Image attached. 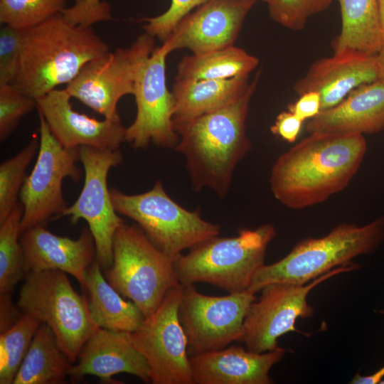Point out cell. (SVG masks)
Here are the masks:
<instances>
[{
	"mask_svg": "<svg viewBox=\"0 0 384 384\" xmlns=\"http://www.w3.org/2000/svg\"><path fill=\"white\" fill-rule=\"evenodd\" d=\"M360 267L354 262L339 266L305 284L277 282L266 285L260 290V298L250 305L238 341L255 353L276 349L279 337L299 331L295 327L297 319L314 315V308L307 302L314 288L336 274Z\"/></svg>",
	"mask_w": 384,
	"mask_h": 384,
	"instance_id": "9",
	"label": "cell"
},
{
	"mask_svg": "<svg viewBox=\"0 0 384 384\" xmlns=\"http://www.w3.org/2000/svg\"><path fill=\"white\" fill-rule=\"evenodd\" d=\"M62 13L72 23L84 26L112 18L110 5L101 0H75Z\"/></svg>",
	"mask_w": 384,
	"mask_h": 384,
	"instance_id": "36",
	"label": "cell"
},
{
	"mask_svg": "<svg viewBox=\"0 0 384 384\" xmlns=\"http://www.w3.org/2000/svg\"><path fill=\"white\" fill-rule=\"evenodd\" d=\"M23 207L19 201L0 224V292L9 294L25 275L20 242Z\"/></svg>",
	"mask_w": 384,
	"mask_h": 384,
	"instance_id": "28",
	"label": "cell"
},
{
	"mask_svg": "<svg viewBox=\"0 0 384 384\" xmlns=\"http://www.w3.org/2000/svg\"><path fill=\"white\" fill-rule=\"evenodd\" d=\"M69 376L77 381L95 375L105 383H118L112 377L127 373L151 383V372L144 356L133 346L129 333L99 328L84 343Z\"/></svg>",
	"mask_w": 384,
	"mask_h": 384,
	"instance_id": "20",
	"label": "cell"
},
{
	"mask_svg": "<svg viewBox=\"0 0 384 384\" xmlns=\"http://www.w3.org/2000/svg\"><path fill=\"white\" fill-rule=\"evenodd\" d=\"M378 4L380 26L384 41V0H378Z\"/></svg>",
	"mask_w": 384,
	"mask_h": 384,
	"instance_id": "42",
	"label": "cell"
},
{
	"mask_svg": "<svg viewBox=\"0 0 384 384\" xmlns=\"http://www.w3.org/2000/svg\"><path fill=\"white\" fill-rule=\"evenodd\" d=\"M41 324L33 316L23 314L15 324L1 332V384L13 383L34 334Z\"/></svg>",
	"mask_w": 384,
	"mask_h": 384,
	"instance_id": "29",
	"label": "cell"
},
{
	"mask_svg": "<svg viewBox=\"0 0 384 384\" xmlns=\"http://www.w3.org/2000/svg\"><path fill=\"white\" fill-rule=\"evenodd\" d=\"M80 161L83 166L84 184L78 199L62 216L72 223L82 219L88 225L95 241V258L102 269L109 268L113 261V238L124 223L115 210L107 186L111 168L121 164L123 156L119 149L103 150L80 146Z\"/></svg>",
	"mask_w": 384,
	"mask_h": 384,
	"instance_id": "14",
	"label": "cell"
},
{
	"mask_svg": "<svg viewBox=\"0 0 384 384\" xmlns=\"http://www.w3.org/2000/svg\"><path fill=\"white\" fill-rule=\"evenodd\" d=\"M110 195L117 213L133 220L151 243L173 260L220 233V226L203 219L199 210H188L174 201L160 181L142 193L110 188Z\"/></svg>",
	"mask_w": 384,
	"mask_h": 384,
	"instance_id": "7",
	"label": "cell"
},
{
	"mask_svg": "<svg viewBox=\"0 0 384 384\" xmlns=\"http://www.w3.org/2000/svg\"><path fill=\"white\" fill-rule=\"evenodd\" d=\"M303 122L293 112L289 110L284 111L277 115L270 130L272 134L280 137L282 139L293 143L299 134Z\"/></svg>",
	"mask_w": 384,
	"mask_h": 384,
	"instance_id": "37",
	"label": "cell"
},
{
	"mask_svg": "<svg viewBox=\"0 0 384 384\" xmlns=\"http://www.w3.org/2000/svg\"><path fill=\"white\" fill-rule=\"evenodd\" d=\"M384 239V215L364 225L342 223L326 235L298 242L280 260L263 265L247 290L256 294L267 284H305L331 270L375 251Z\"/></svg>",
	"mask_w": 384,
	"mask_h": 384,
	"instance_id": "4",
	"label": "cell"
},
{
	"mask_svg": "<svg viewBox=\"0 0 384 384\" xmlns=\"http://www.w3.org/2000/svg\"><path fill=\"white\" fill-rule=\"evenodd\" d=\"M253 1H259V0H253ZM260 1H264V2H265V3H267V4H269V3L270 2L271 0H260Z\"/></svg>",
	"mask_w": 384,
	"mask_h": 384,
	"instance_id": "43",
	"label": "cell"
},
{
	"mask_svg": "<svg viewBox=\"0 0 384 384\" xmlns=\"http://www.w3.org/2000/svg\"><path fill=\"white\" fill-rule=\"evenodd\" d=\"M169 53L162 44L139 69L134 94L137 115L125 132V141L134 148L145 149L153 143L175 149L178 143L173 122L175 101L166 85V59Z\"/></svg>",
	"mask_w": 384,
	"mask_h": 384,
	"instance_id": "15",
	"label": "cell"
},
{
	"mask_svg": "<svg viewBox=\"0 0 384 384\" xmlns=\"http://www.w3.org/2000/svg\"><path fill=\"white\" fill-rule=\"evenodd\" d=\"M379 79L375 55L345 52L314 62L295 82L294 90L299 95L317 92L321 110H324L338 105L356 87Z\"/></svg>",
	"mask_w": 384,
	"mask_h": 384,
	"instance_id": "19",
	"label": "cell"
},
{
	"mask_svg": "<svg viewBox=\"0 0 384 384\" xmlns=\"http://www.w3.org/2000/svg\"><path fill=\"white\" fill-rule=\"evenodd\" d=\"M287 109L303 122L312 119L321 111L320 96L314 91L303 93L295 102L289 105Z\"/></svg>",
	"mask_w": 384,
	"mask_h": 384,
	"instance_id": "38",
	"label": "cell"
},
{
	"mask_svg": "<svg viewBox=\"0 0 384 384\" xmlns=\"http://www.w3.org/2000/svg\"><path fill=\"white\" fill-rule=\"evenodd\" d=\"M378 312L384 316V309L378 310ZM384 378V366L370 375H361L357 373L350 383L352 384H377Z\"/></svg>",
	"mask_w": 384,
	"mask_h": 384,
	"instance_id": "40",
	"label": "cell"
},
{
	"mask_svg": "<svg viewBox=\"0 0 384 384\" xmlns=\"http://www.w3.org/2000/svg\"><path fill=\"white\" fill-rule=\"evenodd\" d=\"M286 353L278 347L255 353L242 346L192 355L190 364L193 384H271V368Z\"/></svg>",
	"mask_w": 384,
	"mask_h": 384,
	"instance_id": "21",
	"label": "cell"
},
{
	"mask_svg": "<svg viewBox=\"0 0 384 384\" xmlns=\"http://www.w3.org/2000/svg\"><path fill=\"white\" fill-rule=\"evenodd\" d=\"M108 51L92 26L75 25L58 13L24 30L18 68L11 84L37 100L68 84L86 63Z\"/></svg>",
	"mask_w": 384,
	"mask_h": 384,
	"instance_id": "3",
	"label": "cell"
},
{
	"mask_svg": "<svg viewBox=\"0 0 384 384\" xmlns=\"http://www.w3.org/2000/svg\"><path fill=\"white\" fill-rule=\"evenodd\" d=\"M258 72L247 92L230 105L194 119L174 122L179 136L175 149L186 163L192 188H210L223 198L237 164L251 149L245 122Z\"/></svg>",
	"mask_w": 384,
	"mask_h": 384,
	"instance_id": "2",
	"label": "cell"
},
{
	"mask_svg": "<svg viewBox=\"0 0 384 384\" xmlns=\"http://www.w3.org/2000/svg\"><path fill=\"white\" fill-rule=\"evenodd\" d=\"M20 242L25 276L30 272L60 270L73 275L85 288L86 271L96 259L95 241L88 227L82 228L77 240H73L38 225L22 232Z\"/></svg>",
	"mask_w": 384,
	"mask_h": 384,
	"instance_id": "18",
	"label": "cell"
},
{
	"mask_svg": "<svg viewBox=\"0 0 384 384\" xmlns=\"http://www.w3.org/2000/svg\"><path fill=\"white\" fill-rule=\"evenodd\" d=\"M95 259L85 273L88 309L94 322L100 328L132 333L142 323L144 316L132 301L121 294L106 280Z\"/></svg>",
	"mask_w": 384,
	"mask_h": 384,
	"instance_id": "24",
	"label": "cell"
},
{
	"mask_svg": "<svg viewBox=\"0 0 384 384\" xmlns=\"http://www.w3.org/2000/svg\"><path fill=\"white\" fill-rule=\"evenodd\" d=\"M253 0H208L183 17L163 45L201 55L234 46Z\"/></svg>",
	"mask_w": 384,
	"mask_h": 384,
	"instance_id": "16",
	"label": "cell"
},
{
	"mask_svg": "<svg viewBox=\"0 0 384 384\" xmlns=\"http://www.w3.org/2000/svg\"><path fill=\"white\" fill-rule=\"evenodd\" d=\"M384 129V80L353 90L336 106L321 110L306 124L309 134H361Z\"/></svg>",
	"mask_w": 384,
	"mask_h": 384,
	"instance_id": "22",
	"label": "cell"
},
{
	"mask_svg": "<svg viewBox=\"0 0 384 384\" xmlns=\"http://www.w3.org/2000/svg\"><path fill=\"white\" fill-rule=\"evenodd\" d=\"M379 383L380 384H384V378Z\"/></svg>",
	"mask_w": 384,
	"mask_h": 384,
	"instance_id": "44",
	"label": "cell"
},
{
	"mask_svg": "<svg viewBox=\"0 0 384 384\" xmlns=\"http://www.w3.org/2000/svg\"><path fill=\"white\" fill-rule=\"evenodd\" d=\"M375 58L379 70L380 79L384 80V41L376 53Z\"/></svg>",
	"mask_w": 384,
	"mask_h": 384,
	"instance_id": "41",
	"label": "cell"
},
{
	"mask_svg": "<svg viewBox=\"0 0 384 384\" xmlns=\"http://www.w3.org/2000/svg\"><path fill=\"white\" fill-rule=\"evenodd\" d=\"M334 0H271L268 4L270 18L282 26L293 31L304 28L309 17L326 9Z\"/></svg>",
	"mask_w": 384,
	"mask_h": 384,
	"instance_id": "32",
	"label": "cell"
},
{
	"mask_svg": "<svg viewBox=\"0 0 384 384\" xmlns=\"http://www.w3.org/2000/svg\"><path fill=\"white\" fill-rule=\"evenodd\" d=\"M207 1L171 0L169 8L164 13L142 19V21L146 22L143 28L145 33L164 42L183 17Z\"/></svg>",
	"mask_w": 384,
	"mask_h": 384,
	"instance_id": "35",
	"label": "cell"
},
{
	"mask_svg": "<svg viewBox=\"0 0 384 384\" xmlns=\"http://www.w3.org/2000/svg\"><path fill=\"white\" fill-rule=\"evenodd\" d=\"M154 50V37L144 33L129 47L108 51L86 63L65 89L105 119L119 118L118 102L134 95L139 69Z\"/></svg>",
	"mask_w": 384,
	"mask_h": 384,
	"instance_id": "10",
	"label": "cell"
},
{
	"mask_svg": "<svg viewBox=\"0 0 384 384\" xmlns=\"http://www.w3.org/2000/svg\"><path fill=\"white\" fill-rule=\"evenodd\" d=\"M257 299L249 290L210 296L193 284L182 285L178 315L188 352L195 355L219 350L238 341L247 311Z\"/></svg>",
	"mask_w": 384,
	"mask_h": 384,
	"instance_id": "13",
	"label": "cell"
},
{
	"mask_svg": "<svg viewBox=\"0 0 384 384\" xmlns=\"http://www.w3.org/2000/svg\"><path fill=\"white\" fill-rule=\"evenodd\" d=\"M38 115V156L19 194V201L23 207L21 233L60 218L68 207L62 191L63 179L69 177L78 182L82 175L77 164L80 160V147H64L53 136L43 117Z\"/></svg>",
	"mask_w": 384,
	"mask_h": 384,
	"instance_id": "11",
	"label": "cell"
},
{
	"mask_svg": "<svg viewBox=\"0 0 384 384\" xmlns=\"http://www.w3.org/2000/svg\"><path fill=\"white\" fill-rule=\"evenodd\" d=\"M248 78L175 80L171 90L175 101L173 122L188 121L230 105L249 89Z\"/></svg>",
	"mask_w": 384,
	"mask_h": 384,
	"instance_id": "23",
	"label": "cell"
},
{
	"mask_svg": "<svg viewBox=\"0 0 384 384\" xmlns=\"http://www.w3.org/2000/svg\"><path fill=\"white\" fill-rule=\"evenodd\" d=\"M40 139L33 138L29 144L13 157L0 164V224L18 203L26 171L38 151Z\"/></svg>",
	"mask_w": 384,
	"mask_h": 384,
	"instance_id": "30",
	"label": "cell"
},
{
	"mask_svg": "<svg viewBox=\"0 0 384 384\" xmlns=\"http://www.w3.org/2000/svg\"><path fill=\"white\" fill-rule=\"evenodd\" d=\"M181 289V284L173 287L157 309L129 333L133 346L149 364L152 384H193L178 315Z\"/></svg>",
	"mask_w": 384,
	"mask_h": 384,
	"instance_id": "12",
	"label": "cell"
},
{
	"mask_svg": "<svg viewBox=\"0 0 384 384\" xmlns=\"http://www.w3.org/2000/svg\"><path fill=\"white\" fill-rule=\"evenodd\" d=\"M273 164L274 198L291 209L319 204L343 191L358 171L367 144L363 135L312 133Z\"/></svg>",
	"mask_w": 384,
	"mask_h": 384,
	"instance_id": "1",
	"label": "cell"
},
{
	"mask_svg": "<svg viewBox=\"0 0 384 384\" xmlns=\"http://www.w3.org/2000/svg\"><path fill=\"white\" fill-rule=\"evenodd\" d=\"M24 30L9 25L0 29V85L11 84L17 73Z\"/></svg>",
	"mask_w": 384,
	"mask_h": 384,
	"instance_id": "34",
	"label": "cell"
},
{
	"mask_svg": "<svg viewBox=\"0 0 384 384\" xmlns=\"http://www.w3.org/2000/svg\"><path fill=\"white\" fill-rule=\"evenodd\" d=\"M9 294H1L0 306H1V316H0V329L1 332L6 331L11 327L18 320H16L18 314L15 306H13Z\"/></svg>",
	"mask_w": 384,
	"mask_h": 384,
	"instance_id": "39",
	"label": "cell"
},
{
	"mask_svg": "<svg viewBox=\"0 0 384 384\" xmlns=\"http://www.w3.org/2000/svg\"><path fill=\"white\" fill-rule=\"evenodd\" d=\"M259 59L234 46L210 53L184 56L177 66L176 80L196 81L249 77Z\"/></svg>",
	"mask_w": 384,
	"mask_h": 384,
	"instance_id": "27",
	"label": "cell"
},
{
	"mask_svg": "<svg viewBox=\"0 0 384 384\" xmlns=\"http://www.w3.org/2000/svg\"><path fill=\"white\" fill-rule=\"evenodd\" d=\"M174 260L157 249L137 225L123 223L113 238V261L105 271L107 282L133 302L144 318L179 284Z\"/></svg>",
	"mask_w": 384,
	"mask_h": 384,
	"instance_id": "6",
	"label": "cell"
},
{
	"mask_svg": "<svg viewBox=\"0 0 384 384\" xmlns=\"http://www.w3.org/2000/svg\"><path fill=\"white\" fill-rule=\"evenodd\" d=\"M18 307L24 314L46 324L57 343L73 363L87 340L100 328L90 315L86 296L80 295L65 272H30L21 288Z\"/></svg>",
	"mask_w": 384,
	"mask_h": 384,
	"instance_id": "8",
	"label": "cell"
},
{
	"mask_svg": "<svg viewBox=\"0 0 384 384\" xmlns=\"http://www.w3.org/2000/svg\"><path fill=\"white\" fill-rule=\"evenodd\" d=\"M36 100L11 84L0 85V140L14 131L21 119L36 107Z\"/></svg>",
	"mask_w": 384,
	"mask_h": 384,
	"instance_id": "33",
	"label": "cell"
},
{
	"mask_svg": "<svg viewBox=\"0 0 384 384\" xmlns=\"http://www.w3.org/2000/svg\"><path fill=\"white\" fill-rule=\"evenodd\" d=\"M65 89H55L36 100L38 114L45 119L57 141L66 148L82 146L117 150L125 141L126 128L120 117L98 120L75 110Z\"/></svg>",
	"mask_w": 384,
	"mask_h": 384,
	"instance_id": "17",
	"label": "cell"
},
{
	"mask_svg": "<svg viewBox=\"0 0 384 384\" xmlns=\"http://www.w3.org/2000/svg\"><path fill=\"white\" fill-rule=\"evenodd\" d=\"M72 366L50 328L42 323L34 334L13 384L63 383Z\"/></svg>",
	"mask_w": 384,
	"mask_h": 384,
	"instance_id": "26",
	"label": "cell"
},
{
	"mask_svg": "<svg viewBox=\"0 0 384 384\" xmlns=\"http://www.w3.org/2000/svg\"><path fill=\"white\" fill-rule=\"evenodd\" d=\"M68 0H0V23L26 30L62 12Z\"/></svg>",
	"mask_w": 384,
	"mask_h": 384,
	"instance_id": "31",
	"label": "cell"
},
{
	"mask_svg": "<svg viewBox=\"0 0 384 384\" xmlns=\"http://www.w3.org/2000/svg\"><path fill=\"white\" fill-rule=\"evenodd\" d=\"M341 29L332 41L334 54L358 52L375 55L383 43L378 0H336Z\"/></svg>",
	"mask_w": 384,
	"mask_h": 384,
	"instance_id": "25",
	"label": "cell"
},
{
	"mask_svg": "<svg viewBox=\"0 0 384 384\" xmlns=\"http://www.w3.org/2000/svg\"><path fill=\"white\" fill-rule=\"evenodd\" d=\"M275 235L274 226L265 223L242 229L237 236L217 235L202 242L174 260L178 281L181 285L208 283L228 293L247 290Z\"/></svg>",
	"mask_w": 384,
	"mask_h": 384,
	"instance_id": "5",
	"label": "cell"
}]
</instances>
